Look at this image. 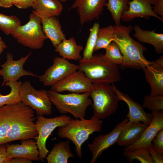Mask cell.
Returning <instances> with one entry per match:
<instances>
[{
	"label": "cell",
	"instance_id": "1",
	"mask_svg": "<svg viewBox=\"0 0 163 163\" xmlns=\"http://www.w3.org/2000/svg\"><path fill=\"white\" fill-rule=\"evenodd\" d=\"M32 110L21 101L0 107V145L17 140L24 135Z\"/></svg>",
	"mask_w": 163,
	"mask_h": 163
},
{
	"label": "cell",
	"instance_id": "29",
	"mask_svg": "<svg viewBox=\"0 0 163 163\" xmlns=\"http://www.w3.org/2000/svg\"><path fill=\"white\" fill-rule=\"evenodd\" d=\"M123 154L130 162L137 160L142 163H154L147 148H139L131 150H124Z\"/></svg>",
	"mask_w": 163,
	"mask_h": 163
},
{
	"label": "cell",
	"instance_id": "7",
	"mask_svg": "<svg viewBox=\"0 0 163 163\" xmlns=\"http://www.w3.org/2000/svg\"><path fill=\"white\" fill-rule=\"evenodd\" d=\"M41 24V18L32 12L29 21L18 27L11 35L25 46L33 49H41L46 38Z\"/></svg>",
	"mask_w": 163,
	"mask_h": 163
},
{
	"label": "cell",
	"instance_id": "28",
	"mask_svg": "<svg viewBox=\"0 0 163 163\" xmlns=\"http://www.w3.org/2000/svg\"><path fill=\"white\" fill-rule=\"evenodd\" d=\"M114 31L113 26L112 25L99 28L94 52L101 49H105L113 41Z\"/></svg>",
	"mask_w": 163,
	"mask_h": 163
},
{
	"label": "cell",
	"instance_id": "34",
	"mask_svg": "<svg viewBox=\"0 0 163 163\" xmlns=\"http://www.w3.org/2000/svg\"><path fill=\"white\" fill-rule=\"evenodd\" d=\"M152 147L156 152L163 155V129L160 130L152 141Z\"/></svg>",
	"mask_w": 163,
	"mask_h": 163
},
{
	"label": "cell",
	"instance_id": "26",
	"mask_svg": "<svg viewBox=\"0 0 163 163\" xmlns=\"http://www.w3.org/2000/svg\"><path fill=\"white\" fill-rule=\"evenodd\" d=\"M129 0H108L105 6L111 13L115 25H120L123 13L129 8Z\"/></svg>",
	"mask_w": 163,
	"mask_h": 163
},
{
	"label": "cell",
	"instance_id": "35",
	"mask_svg": "<svg viewBox=\"0 0 163 163\" xmlns=\"http://www.w3.org/2000/svg\"><path fill=\"white\" fill-rule=\"evenodd\" d=\"M36 0H12L13 4L20 9L33 7Z\"/></svg>",
	"mask_w": 163,
	"mask_h": 163
},
{
	"label": "cell",
	"instance_id": "8",
	"mask_svg": "<svg viewBox=\"0 0 163 163\" xmlns=\"http://www.w3.org/2000/svg\"><path fill=\"white\" fill-rule=\"evenodd\" d=\"M19 94L21 101L35 110L38 116L51 114L52 104L46 90H37L29 81H25L20 86Z\"/></svg>",
	"mask_w": 163,
	"mask_h": 163
},
{
	"label": "cell",
	"instance_id": "22",
	"mask_svg": "<svg viewBox=\"0 0 163 163\" xmlns=\"http://www.w3.org/2000/svg\"><path fill=\"white\" fill-rule=\"evenodd\" d=\"M41 22L46 38L51 41L55 48L66 39L60 23L56 17L41 19Z\"/></svg>",
	"mask_w": 163,
	"mask_h": 163
},
{
	"label": "cell",
	"instance_id": "25",
	"mask_svg": "<svg viewBox=\"0 0 163 163\" xmlns=\"http://www.w3.org/2000/svg\"><path fill=\"white\" fill-rule=\"evenodd\" d=\"M74 157L68 140L55 144L46 158L48 163H67L69 158Z\"/></svg>",
	"mask_w": 163,
	"mask_h": 163
},
{
	"label": "cell",
	"instance_id": "24",
	"mask_svg": "<svg viewBox=\"0 0 163 163\" xmlns=\"http://www.w3.org/2000/svg\"><path fill=\"white\" fill-rule=\"evenodd\" d=\"M83 47L77 44L75 38L63 40L55 47V51L62 58L68 60H80L82 57L80 55Z\"/></svg>",
	"mask_w": 163,
	"mask_h": 163
},
{
	"label": "cell",
	"instance_id": "21",
	"mask_svg": "<svg viewBox=\"0 0 163 163\" xmlns=\"http://www.w3.org/2000/svg\"><path fill=\"white\" fill-rule=\"evenodd\" d=\"M32 8V12L41 19L58 16L63 10L62 2L59 0H36Z\"/></svg>",
	"mask_w": 163,
	"mask_h": 163
},
{
	"label": "cell",
	"instance_id": "5",
	"mask_svg": "<svg viewBox=\"0 0 163 163\" xmlns=\"http://www.w3.org/2000/svg\"><path fill=\"white\" fill-rule=\"evenodd\" d=\"M49 99L61 114L69 113L76 118H84L87 108L92 104L90 92L62 94L51 89L48 91Z\"/></svg>",
	"mask_w": 163,
	"mask_h": 163
},
{
	"label": "cell",
	"instance_id": "20",
	"mask_svg": "<svg viewBox=\"0 0 163 163\" xmlns=\"http://www.w3.org/2000/svg\"><path fill=\"white\" fill-rule=\"evenodd\" d=\"M148 125L141 122L128 121L122 130L117 143L120 146H130L140 137Z\"/></svg>",
	"mask_w": 163,
	"mask_h": 163
},
{
	"label": "cell",
	"instance_id": "11",
	"mask_svg": "<svg viewBox=\"0 0 163 163\" xmlns=\"http://www.w3.org/2000/svg\"><path fill=\"white\" fill-rule=\"evenodd\" d=\"M30 52L26 56L22 57L18 60H14L13 55L10 53L6 55V60L1 65L0 75L2 77L3 81L1 85L3 86L6 83L9 82H15L21 77L30 76L38 77V76L33 72L25 70L24 68V64L31 54Z\"/></svg>",
	"mask_w": 163,
	"mask_h": 163
},
{
	"label": "cell",
	"instance_id": "31",
	"mask_svg": "<svg viewBox=\"0 0 163 163\" xmlns=\"http://www.w3.org/2000/svg\"><path fill=\"white\" fill-rule=\"evenodd\" d=\"M100 24L98 22H95L90 29V33L87 43L84 49L82 59L90 58L93 55L94 49L97 38V34Z\"/></svg>",
	"mask_w": 163,
	"mask_h": 163
},
{
	"label": "cell",
	"instance_id": "32",
	"mask_svg": "<svg viewBox=\"0 0 163 163\" xmlns=\"http://www.w3.org/2000/svg\"><path fill=\"white\" fill-rule=\"evenodd\" d=\"M105 50V53L104 55L106 60L118 66L122 64L123 56L118 46L114 42L112 41Z\"/></svg>",
	"mask_w": 163,
	"mask_h": 163
},
{
	"label": "cell",
	"instance_id": "10",
	"mask_svg": "<svg viewBox=\"0 0 163 163\" xmlns=\"http://www.w3.org/2000/svg\"><path fill=\"white\" fill-rule=\"evenodd\" d=\"M53 63L38 76L40 81L45 86H51L78 70V65L70 63L62 57H55Z\"/></svg>",
	"mask_w": 163,
	"mask_h": 163
},
{
	"label": "cell",
	"instance_id": "13",
	"mask_svg": "<svg viewBox=\"0 0 163 163\" xmlns=\"http://www.w3.org/2000/svg\"><path fill=\"white\" fill-rule=\"evenodd\" d=\"M128 121L126 118L116 125L110 132L100 135L95 137L91 143L88 144L92 155L91 163H95L104 151L117 143L122 130Z\"/></svg>",
	"mask_w": 163,
	"mask_h": 163
},
{
	"label": "cell",
	"instance_id": "37",
	"mask_svg": "<svg viewBox=\"0 0 163 163\" xmlns=\"http://www.w3.org/2000/svg\"><path fill=\"white\" fill-rule=\"evenodd\" d=\"M153 10L154 12L163 18V0H156Z\"/></svg>",
	"mask_w": 163,
	"mask_h": 163
},
{
	"label": "cell",
	"instance_id": "36",
	"mask_svg": "<svg viewBox=\"0 0 163 163\" xmlns=\"http://www.w3.org/2000/svg\"><path fill=\"white\" fill-rule=\"evenodd\" d=\"M154 163H163V155L155 151L152 148V145L147 148Z\"/></svg>",
	"mask_w": 163,
	"mask_h": 163
},
{
	"label": "cell",
	"instance_id": "2",
	"mask_svg": "<svg viewBox=\"0 0 163 163\" xmlns=\"http://www.w3.org/2000/svg\"><path fill=\"white\" fill-rule=\"evenodd\" d=\"M113 26V41L118 46L123 57V63L120 66L122 68L142 69L150 61L147 60L143 55L147 48L130 36V33L133 29V26L120 24Z\"/></svg>",
	"mask_w": 163,
	"mask_h": 163
},
{
	"label": "cell",
	"instance_id": "27",
	"mask_svg": "<svg viewBox=\"0 0 163 163\" xmlns=\"http://www.w3.org/2000/svg\"><path fill=\"white\" fill-rule=\"evenodd\" d=\"M22 83L21 81L9 82L5 83V85L9 86L11 91L10 93L6 95H2L0 93V107L21 101L19 91Z\"/></svg>",
	"mask_w": 163,
	"mask_h": 163
},
{
	"label": "cell",
	"instance_id": "17",
	"mask_svg": "<svg viewBox=\"0 0 163 163\" xmlns=\"http://www.w3.org/2000/svg\"><path fill=\"white\" fill-rule=\"evenodd\" d=\"M111 88L120 101H124L127 105L129 111L126 118L130 122H141L149 125L153 118V114L146 113L142 106L134 101L127 94L119 91L114 84H112Z\"/></svg>",
	"mask_w": 163,
	"mask_h": 163
},
{
	"label": "cell",
	"instance_id": "15",
	"mask_svg": "<svg viewBox=\"0 0 163 163\" xmlns=\"http://www.w3.org/2000/svg\"><path fill=\"white\" fill-rule=\"evenodd\" d=\"M142 69L146 82L151 87L150 95L163 96V56L150 61Z\"/></svg>",
	"mask_w": 163,
	"mask_h": 163
},
{
	"label": "cell",
	"instance_id": "23",
	"mask_svg": "<svg viewBox=\"0 0 163 163\" xmlns=\"http://www.w3.org/2000/svg\"><path fill=\"white\" fill-rule=\"evenodd\" d=\"M135 33L134 37L139 42L150 44L155 48V52L158 54L163 52V34L155 32V30H147L141 28L138 25L133 27Z\"/></svg>",
	"mask_w": 163,
	"mask_h": 163
},
{
	"label": "cell",
	"instance_id": "30",
	"mask_svg": "<svg viewBox=\"0 0 163 163\" xmlns=\"http://www.w3.org/2000/svg\"><path fill=\"white\" fill-rule=\"evenodd\" d=\"M21 24L20 21L16 16H8L0 13V29L6 35L11 34Z\"/></svg>",
	"mask_w": 163,
	"mask_h": 163
},
{
	"label": "cell",
	"instance_id": "4",
	"mask_svg": "<svg viewBox=\"0 0 163 163\" xmlns=\"http://www.w3.org/2000/svg\"><path fill=\"white\" fill-rule=\"evenodd\" d=\"M103 122L94 116L89 119L71 118L65 125L59 127L58 135L59 138H67L74 143L76 155L81 158L82 144L91 135L101 131Z\"/></svg>",
	"mask_w": 163,
	"mask_h": 163
},
{
	"label": "cell",
	"instance_id": "38",
	"mask_svg": "<svg viewBox=\"0 0 163 163\" xmlns=\"http://www.w3.org/2000/svg\"><path fill=\"white\" fill-rule=\"evenodd\" d=\"M9 159L5 144L0 145V163H7Z\"/></svg>",
	"mask_w": 163,
	"mask_h": 163
},
{
	"label": "cell",
	"instance_id": "40",
	"mask_svg": "<svg viewBox=\"0 0 163 163\" xmlns=\"http://www.w3.org/2000/svg\"><path fill=\"white\" fill-rule=\"evenodd\" d=\"M12 0H0V6L4 8H9L13 5Z\"/></svg>",
	"mask_w": 163,
	"mask_h": 163
},
{
	"label": "cell",
	"instance_id": "33",
	"mask_svg": "<svg viewBox=\"0 0 163 163\" xmlns=\"http://www.w3.org/2000/svg\"><path fill=\"white\" fill-rule=\"evenodd\" d=\"M142 106L152 113L163 110V96L146 95L144 97Z\"/></svg>",
	"mask_w": 163,
	"mask_h": 163
},
{
	"label": "cell",
	"instance_id": "6",
	"mask_svg": "<svg viewBox=\"0 0 163 163\" xmlns=\"http://www.w3.org/2000/svg\"><path fill=\"white\" fill-rule=\"evenodd\" d=\"M89 92L94 116L103 120L116 112L120 100L110 84H94Z\"/></svg>",
	"mask_w": 163,
	"mask_h": 163
},
{
	"label": "cell",
	"instance_id": "41",
	"mask_svg": "<svg viewBox=\"0 0 163 163\" xmlns=\"http://www.w3.org/2000/svg\"><path fill=\"white\" fill-rule=\"evenodd\" d=\"M7 47V46L5 43L2 40L1 37H0V54Z\"/></svg>",
	"mask_w": 163,
	"mask_h": 163
},
{
	"label": "cell",
	"instance_id": "18",
	"mask_svg": "<svg viewBox=\"0 0 163 163\" xmlns=\"http://www.w3.org/2000/svg\"><path fill=\"white\" fill-rule=\"evenodd\" d=\"M152 113L153 114L152 120L140 137L134 143L125 147L124 150H131L139 148L147 149L152 145V139L158 132L163 129V110Z\"/></svg>",
	"mask_w": 163,
	"mask_h": 163
},
{
	"label": "cell",
	"instance_id": "39",
	"mask_svg": "<svg viewBox=\"0 0 163 163\" xmlns=\"http://www.w3.org/2000/svg\"><path fill=\"white\" fill-rule=\"evenodd\" d=\"M32 160L25 158L16 157L10 158L7 163H32Z\"/></svg>",
	"mask_w": 163,
	"mask_h": 163
},
{
	"label": "cell",
	"instance_id": "3",
	"mask_svg": "<svg viewBox=\"0 0 163 163\" xmlns=\"http://www.w3.org/2000/svg\"><path fill=\"white\" fill-rule=\"evenodd\" d=\"M78 70L94 84H112L121 80L118 66L107 61L101 53L93 54L89 59L82 58L79 61Z\"/></svg>",
	"mask_w": 163,
	"mask_h": 163
},
{
	"label": "cell",
	"instance_id": "14",
	"mask_svg": "<svg viewBox=\"0 0 163 163\" xmlns=\"http://www.w3.org/2000/svg\"><path fill=\"white\" fill-rule=\"evenodd\" d=\"M108 0H75L69 10L76 9L81 26L97 20Z\"/></svg>",
	"mask_w": 163,
	"mask_h": 163
},
{
	"label": "cell",
	"instance_id": "9",
	"mask_svg": "<svg viewBox=\"0 0 163 163\" xmlns=\"http://www.w3.org/2000/svg\"><path fill=\"white\" fill-rule=\"evenodd\" d=\"M71 118L65 115L52 118H46L43 116L37 117L35 124L38 135L35 138L39 160L44 161L49 153L46 143L49 136L56 128L65 125Z\"/></svg>",
	"mask_w": 163,
	"mask_h": 163
},
{
	"label": "cell",
	"instance_id": "12",
	"mask_svg": "<svg viewBox=\"0 0 163 163\" xmlns=\"http://www.w3.org/2000/svg\"><path fill=\"white\" fill-rule=\"evenodd\" d=\"M94 84L90 82L82 71L73 73L57 82L51 86V90L57 92L69 91L81 94L90 92Z\"/></svg>",
	"mask_w": 163,
	"mask_h": 163
},
{
	"label": "cell",
	"instance_id": "19",
	"mask_svg": "<svg viewBox=\"0 0 163 163\" xmlns=\"http://www.w3.org/2000/svg\"><path fill=\"white\" fill-rule=\"evenodd\" d=\"M21 144H8L7 150L9 159L23 158L32 161L39 160V152L36 141L32 139L21 140Z\"/></svg>",
	"mask_w": 163,
	"mask_h": 163
},
{
	"label": "cell",
	"instance_id": "42",
	"mask_svg": "<svg viewBox=\"0 0 163 163\" xmlns=\"http://www.w3.org/2000/svg\"><path fill=\"white\" fill-rule=\"evenodd\" d=\"M59 0L61 2H66L68 0Z\"/></svg>",
	"mask_w": 163,
	"mask_h": 163
},
{
	"label": "cell",
	"instance_id": "16",
	"mask_svg": "<svg viewBox=\"0 0 163 163\" xmlns=\"http://www.w3.org/2000/svg\"><path fill=\"white\" fill-rule=\"evenodd\" d=\"M156 0H129V8L122 14L121 20L128 22L133 21L137 17L144 18L148 20L150 17L156 18L162 22L163 18L153 11L152 5H154Z\"/></svg>",
	"mask_w": 163,
	"mask_h": 163
}]
</instances>
